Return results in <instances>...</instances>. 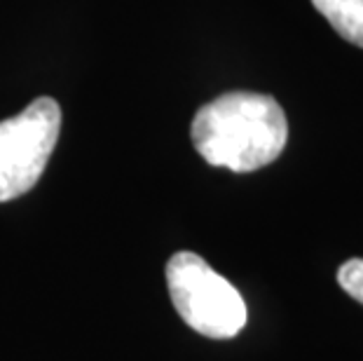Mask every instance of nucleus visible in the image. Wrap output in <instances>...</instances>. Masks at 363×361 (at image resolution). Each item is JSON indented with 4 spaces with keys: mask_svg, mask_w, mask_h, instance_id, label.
I'll return each mask as SVG.
<instances>
[{
    "mask_svg": "<svg viewBox=\"0 0 363 361\" xmlns=\"http://www.w3.org/2000/svg\"><path fill=\"white\" fill-rule=\"evenodd\" d=\"M190 136L208 165L246 174L281 155L289 141V120L272 96L228 91L197 111Z\"/></svg>",
    "mask_w": 363,
    "mask_h": 361,
    "instance_id": "obj_1",
    "label": "nucleus"
},
{
    "mask_svg": "<svg viewBox=\"0 0 363 361\" xmlns=\"http://www.w3.org/2000/svg\"><path fill=\"white\" fill-rule=\"evenodd\" d=\"M164 274L176 312L192 331L228 340L246 326L249 312L242 294L202 256L192 251L174 253Z\"/></svg>",
    "mask_w": 363,
    "mask_h": 361,
    "instance_id": "obj_2",
    "label": "nucleus"
},
{
    "mask_svg": "<svg viewBox=\"0 0 363 361\" xmlns=\"http://www.w3.org/2000/svg\"><path fill=\"white\" fill-rule=\"evenodd\" d=\"M61 109L52 96L30 101L0 122V202L26 195L40 181L59 141Z\"/></svg>",
    "mask_w": 363,
    "mask_h": 361,
    "instance_id": "obj_3",
    "label": "nucleus"
},
{
    "mask_svg": "<svg viewBox=\"0 0 363 361\" xmlns=\"http://www.w3.org/2000/svg\"><path fill=\"white\" fill-rule=\"evenodd\" d=\"M328 24L357 48H363V0H312Z\"/></svg>",
    "mask_w": 363,
    "mask_h": 361,
    "instance_id": "obj_4",
    "label": "nucleus"
},
{
    "mask_svg": "<svg viewBox=\"0 0 363 361\" xmlns=\"http://www.w3.org/2000/svg\"><path fill=\"white\" fill-rule=\"evenodd\" d=\"M337 284L354 301H359L363 305V258H350L347 263L340 265Z\"/></svg>",
    "mask_w": 363,
    "mask_h": 361,
    "instance_id": "obj_5",
    "label": "nucleus"
}]
</instances>
